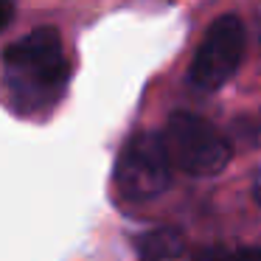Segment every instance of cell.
I'll use <instances>...</instances> for the list:
<instances>
[{"mask_svg":"<svg viewBox=\"0 0 261 261\" xmlns=\"http://www.w3.org/2000/svg\"><path fill=\"white\" fill-rule=\"evenodd\" d=\"M3 73L14 110L40 113L54 107L70 76L59 31L45 25L12 42L3 54Z\"/></svg>","mask_w":261,"mask_h":261,"instance_id":"cell-1","label":"cell"},{"mask_svg":"<svg viewBox=\"0 0 261 261\" xmlns=\"http://www.w3.org/2000/svg\"><path fill=\"white\" fill-rule=\"evenodd\" d=\"M160 135H163L174 169L191 177L219 174L233 158L230 138L194 113H174L166 121Z\"/></svg>","mask_w":261,"mask_h":261,"instance_id":"cell-2","label":"cell"},{"mask_svg":"<svg viewBox=\"0 0 261 261\" xmlns=\"http://www.w3.org/2000/svg\"><path fill=\"white\" fill-rule=\"evenodd\" d=\"M171 177L174 163L158 132H135L115 160V188L132 202L160 197L171 186Z\"/></svg>","mask_w":261,"mask_h":261,"instance_id":"cell-3","label":"cell"},{"mask_svg":"<svg viewBox=\"0 0 261 261\" xmlns=\"http://www.w3.org/2000/svg\"><path fill=\"white\" fill-rule=\"evenodd\" d=\"M244 48H247V34H244L242 20L236 14L216 17L194 54L191 70H188L191 85L205 93L219 90L227 79L236 76L244 59Z\"/></svg>","mask_w":261,"mask_h":261,"instance_id":"cell-4","label":"cell"},{"mask_svg":"<svg viewBox=\"0 0 261 261\" xmlns=\"http://www.w3.org/2000/svg\"><path fill=\"white\" fill-rule=\"evenodd\" d=\"M135 247L143 261H169L186 250V236L177 227H154V230L138 236Z\"/></svg>","mask_w":261,"mask_h":261,"instance_id":"cell-5","label":"cell"},{"mask_svg":"<svg viewBox=\"0 0 261 261\" xmlns=\"http://www.w3.org/2000/svg\"><path fill=\"white\" fill-rule=\"evenodd\" d=\"M227 138H230L233 146L244 149V152L258 149L261 146V113L239 115V118L230 124V129H227Z\"/></svg>","mask_w":261,"mask_h":261,"instance_id":"cell-6","label":"cell"},{"mask_svg":"<svg viewBox=\"0 0 261 261\" xmlns=\"http://www.w3.org/2000/svg\"><path fill=\"white\" fill-rule=\"evenodd\" d=\"M208 261H261V250H253V247L222 250V253H214Z\"/></svg>","mask_w":261,"mask_h":261,"instance_id":"cell-7","label":"cell"},{"mask_svg":"<svg viewBox=\"0 0 261 261\" xmlns=\"http://www.w3.org/2000/svg\"><path fill=\"white\" fill-rule=\"evenodd\" d=\"M14 17V3L12 0H0V31L6 29Z\"/></svg>","mask_w":261,"mask_h":261,"instance_id":"cell-8","label":"cell"},{"mask_svg":"<svg viewBox=\"0 0 261 261\" xmlns=\"http://www.w3.org/2000/svg\"><path fill=\"white\" fill-rule=\"evenodd\" d=\"M253 197H255V202L261 205V169L255 171V180H253Z\"/></svg>","mask_w":261,"mask_h":261,"instance_id":"cell-9","label":"cell"}]
</instances>
